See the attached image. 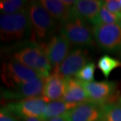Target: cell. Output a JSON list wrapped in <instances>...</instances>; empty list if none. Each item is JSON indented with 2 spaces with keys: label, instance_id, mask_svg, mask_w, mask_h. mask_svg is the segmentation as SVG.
<instances>
[{
  "label": "cell",
  "instance_id": "6da1fadb",
  "mask_svg": "<svg viewBox=\"0 0 121 121\" xmlns=\"http://www.w3.org/2000/svg\"><path fill=\"white\" fill-rule=\"evenodd\" d=\"M32 34L27 9L17 13H1L0 16V36L4 43H12L26 39Z\"/></svg>",
  "mask_w": 121,
  "mask_h": 121
},
{
  "label": "cell",
  "instance_id": "7a4b0ae2",
  "mask_svg": "<svg viewBox=\"0 0 121 121\" xmlns=\"http://www.w3.org/2000/svg\"><path fill=\"white\" fill-rule=\"evenodd\" d=\"M26 9L32 35L35 38L44 40L55 32L57 27L56 21L44 8L40 1H31Z\"/></svg>",
  "mask_w": 121,
  "mask_h": 121
},
{
  "label": "cell",
  "instance_id": "3957f363",
  "mask_svg": "<svg viewBox=\"0 0 121 121\" xmlns=\"http://www.w3.org/2000/svg\"><path fill=\"white\" fill-rule=\"evenodd\" d=\"M60 33L76 47H93L95 40L87 22L82 18L72 15L67 22L62 24Z\"/></svg>",
  "mask_w": 121,
  "mask_h": 121
},
{
  "label": "cell",
  "instance_id": "277c9868",
  "mask_svg": "<svg viewBox=\"0 0 121 121\" xmlns=\"http://www.w3.org/2000/svg\"><path fill=\"white\" fill-rule=\"evenodd\" d=\"M95 43L102 50L114 52L121 49V26L119 23L97 24L91 29Z\"/></svg>",
  "mask_w": 121,
  "mask_h": 121
},
{
  "label": "cell",
  "instance_id": "5b68a950",
  "mask_svg": "<svg viewBox=\"0 0 121 121\" xmlns=\"http://www.w3.org/2000/svg\"><path fill=\"white\" fill-rule=\"evenodd\" d=\"M47 103L40 96L8 104L4 108L22 121L29 118H43Z\"/></svg>",
  "mask_w": 121,
  "mask_h": 121
},
{
  "label": "cell",
  "instance_id": "8992f818",
  "mask_svg": "<svg viewBox=\"0 0 121 121\" xmlns=\"http://www.w3.org/2000/svg\"><path fill=\"white\" fill-rule=\"evenodd\" d=\"M41 78L35 70L16 60H10L4 67L2 79L8 86L13 87Z\"/></svg>",
  "mask_w": 121,
  "mask_h": 121
},
{
  "label": "cell",
  "instance_id": "52a82bcc",
  "mask_svg": "<svg viewBox=\"0 0 121 121\" xmlns=\"http://www.w3.org/2000/svg\"><path fill=\"white\" fill-rule=\"evenodd\" d=\"M46 78H39L12 88L2 90L1 96L7 100H24L42 96Z\"/></svg>",
  "mask_w": 121,
  "mask_h": 121
},
{
  "label": "cell",
  "instance_id": "ba28073f",
  "mask_svg": "<svg viewBox=\"0 0 121 121\" xmlns=\"http://www.w3.org/2000/svg\"><path fill=\"white\" fill-rule=\"evenodd\" d=\"M71 44L63 35L58 34L52 36L47 43L43 45L45 53L54 70L58 69L71 52Z\"/></svg>",
  "mask_w": 121,
  "mask_h": 121
},
{
  "label": "cell",
  "instance_id": "9c48e42d",
  "mask_svg": "<svg viewBox=\"0 0 121 121\" xmlns=\"http://www.w3.org/2000/svg\"><path fill=\"white\" fill-rule=\"evenodd\" d=\"M79 82L86 91L90 101L99 104H106L114 95L117 90V83L114 82H82L79 81Z\"/></svg>",
  "mask_w": 121,
  "mask_h": 121
},
{
  "label": "cell",
  "instance_id": "30bf717a",
  "mask_svg": "<svg viewBox=\"0 0 121 121\" xmlns=\"http://www.w3.org/2000/svg\"><path fill=\"white\" fill-rule=\"evenodd\" d=\"M88 61L89 56L86 51L82 48H75L69 52L55 71L65 79L70 78L78 73Z\"/></svg>",
  "mask_w": 121,
  "mask_h": 121
},
{
  "label": "cell",
  "instance_id": "8fae6325",
  "mask_svg": "<svg viewBox=\"0 0 121 121\" xmlns=\"http://www.w3.org/2000/svg\"><path fill=\"white\" fill-rule=\"evenodd\" d=\"M104 105L87 101L77 105L65 115L68 121H102Z\"/></svg>",
  "mask_w": 121,
  "mask_h": 121
},
{
  "label": "cell",
  "instance_id": "7c38bea8",
  "mask_svg": "<svg viewBox=\"0 0 121 121\" xmlns=\"http://www.w3.org/2000/svg\"><path fill=\"white\" fill-rule=\"evenodd\" d=\"M103 3L104 1L99 0H78L71 8V13L95 25Z\"/></svg>",
  "mask_w": 121,
  "mask_h": 121
},
{
  "label": "cell",
  "instance_id": "4fadbf2b",
  "mask_svg": "<svg viewBox=\"0 0 121 121\" xmlns=\"http://www.w3.org/2000/svg\"><path fill=\"white\" fill-rule=\"evenodd\" d=\"M65 88V78L54 70L53 72L45 79L42 97L47 102L63 99Z\"/></svg>",
  "mask_w": 121,
  "mask_h": 121
},
{
  "label": "cell",
  "instance_id": "5bb4252c",
  "mask_svg": "<svg viewBox=\"0 0 121 121\" xmlns=\"http://www.w3.org/2000/svg\"><path fill=\"white\" fill-rule=\"evenodd\" d=\"M44 52L43 45L35 43H30L15 52L13 59L35 71L39 60Z\"/></svg>",
  "mask_w": 121,
  "mask_h": 121
},
{
  "label": "cell",
  "instance_id": "9a60e30c",
  "mask_svg": "<svg viewBox=\"0 0 121 121\" xmlns=\"http://www.w3.org/2000/svg\"><path fill=\"white\" fill-rule=\"evenodd\" d=\"M63 100L70 104H79L90 101L86 91L75 78L65 79V93Z\"/></svg>",
  "mask_w": 121,
  "mask_h": 121
},
{
  "label": "cell",
  "instance_id": "2e32d148",
  "mask_svg": "<svg viewBox=\"0 0 121 121\" xmlns=\"http://www.w3.org/2000/svg\"><path fill=\"white\" fill-rule=\"evenodd\" d=\"M40 4L44 6L56 22L61 24L67 22L71 17V8L59 0H41Z\"/></svg>",
  "mask_w": 121,
  "mask_h": 121
},
{
  "label": "cell",
  "instance_id": "e0dca14e",
  "mask_svg": "<svg viewBox=\"0 0 121 121\" xmlns=\"http://www.w3.org/2000/svg\"><path fill=\"white\" fill-rule=\"evenodd\" d=\"M77 105L78 104L65 102L63 99L49 102L47 104L45 112L42 119L43 121H47L52 118L65 115Z\"/></svg>",
  "mask_w": 121,
  "mask_h": 121
},
{
  "label": "cell",
  "instance_id": "ac0fdd59",
  "mask_svg": "<svg viewBox=\"0 0 121 121\" xmlns=\"http://www.w3.org/2000/svg\"><path fill=\"white\" fill-rule=\"evenodd\" d=\"M97 66L104 77L108 79L114 69L121 67V61L111 57L108 55H104L99 59Z\"/></svg>",
  "mask_w": 121,
  "mask_h": 121
},
{
  "label": "cell",
  "instance_id": "d6986e66",
  "mask_svg": "<svg viewBox=\"0 0 121 121\" xmlns=\"http://www.w3.org/2000/svg\"><path fill=\"white\" fill-rule=\"evenodd\" d=\"M102 121H121V104L119 103L105 104Z\"/></svg>",
  "mask_w": 121,
  "mask_h": 121
},
{
  "label": "cell",
  "instance_id": "ffe728a7",
  "mask_svg": "<svg viewBox=\"0 0 121 121\" xmlns=\"http://www.w3.org/2000/svg\"><path fill=\"white\" fill-rule=\"evenodd\" d=\"M26 1L22 0H1L0 1V10L2 13L11 14L17 13L24 9Z\"/></svg>",
  "mask_w": 121,
  "mask_h": 121
},
{
  "label": "cell",
  "instance_id": "44dd1931",
  "mask_svg": "<svg viewBox=\"0 0 121 121\" xmlns=\"http://www.w3.org/2000/svg\"><path fill=\"white\" fill-rule=\"evenodd\" d=\"M121 21V16L117 15L115 13H113L108 11L105 7V5H103L102 6V8L100 9L99 13L98 18L97 20V24H117L119 23Z\"/></svg>",
  "mask_w": 121,
  "mask_h": 121
},
{
  "label": "cell",
  "instance_id": "7402d4cb",
  "mask_svg": "<svg viewBox=\"0 0 121 121\" xmlns=\"http://www.w3.org/2000/svg\"><path fill=\"white\" fill-rule=\"evenodd\" d=\"M95 65L94 63H88L75 75V79L82 82H91L94 80Z\"/></svg>",
  "mask_w": 121,
  "mask_h": 121
},
{
  "label": "cell",
  "instance_id": "603a6c76",
  "mask_svg": "<svg viewBox=\"0 0 121 121\" xmlns=\"http://www.w3.org/2000/svg\"><path fill=\"white\" fill-rule=\"evenodd\" d=\"M104 5L110 12L121 16V5L118 0H106L104 1Z\"/></svg>",
  "mask_w": 121,
  "mask_h": 121
},
{
  "label": "cell",
  "instance_id": "cb8c5ba5",
  "mask_svg": "<svg viewBox=\"0 0 121 121\" xmlns=\"http://www.w3.org/2000/svg\"><path fill=\"white\" fill-rule=\"evenodd\" d=\"M0 121H19L17 117L9 112L4 107L1 108L0 111Z\"/></svg>",
  "mask_w": 121,
  "mask_h": 121
},
{
  "label": "cell",
  "instance_id": "d4e9b609",
  "mask_svg": "<svg viewBox=\"0 0 121 121\" xmlns=\"http://www.w3.org/2000/svg\"><path fill=\"white\" fill-rule=\"evenodd\" d=\"M68 121V120H67V118L66 117V115L65 114L63 116L52 118H50V119H48L47 121Z\"/></svg>",
  "mask_w": 121,
  "mask_h": 121
},
{
  "label": "cell",
  "instance_id": "484cf974",
  "mask_svg": "<svg viewBox=\"0 0 121 121\" xmlns=\"http://www.w3.org/2000/svg\"><path fill=\"white\" fill-rule=\"evenodd\" d=\"M63 2V4L66 5L67 6H68L69 8H73V5L75 4V1H73V0H63L62 1Z\"/></svg>",
  "mask_w": 121,
  "mask_h": 121
},
{
  "label": "cell",
  "instance_id": "4316f807",
  "mask_svg": "<svg viewBox=\"0 0 121 121\" xmlns=\"http://www.w3.org/2000/svg\"><path fill=\"white\" fill-rule=\"evenodd\" d=\"M22 121H44L42 118H26L24 119Z\"/></svg>",
  "mask_w": 121,
  "mask_h": 121
},
{
  "label": "cell",
  "instance_id": "83f0119b",
  "mask_svg": "<svg viewBox=\"0 0 121 121\" xmlns=\"http://www.w3.org/2000/svg\"><path fill=\"white\" fill-rule=\"evenodd\" d=\"M118 103L121 104V96L119 98V99H118Z\"/></svg>",
  "mask_w": 121,
  "mask_h": 121
},
{
  "label": "cell",
  "instance_id": "f1b7e54d",
  "mask_svg": "<svg viewBox=\"0 0 121 121\" xmlns=\"http://www.w3.org/2000/svg\"><path fill=\"white\" fill-rule=\"evenodd\" d=\"M119 1H120V4H121V0H120Z\"/></svg>",
  "mask_w": 121,
  "mask_h": 121
},
{
  "label": "cell",
  "instance_id": "f546056e",
  "mask_svg": "<svg viewBox=\"0 0 121 121\" xmlns=\"http://www.w3.org/2000/svg\"><path fill=\"white\" fill-rule=\"evenodd\" d=\"M120 52H121V51H120Z\"/></svg>",
  "mask_w": 121,
  "mask_h": 121
},
{
  "label": "cell",
  "instance_id": "4dcf8cb0",
  "mask_svg": "<svg viewBox=\"0 0 121 121\" xmlns=\"http://www.w3.org/2000/svg\"><path fill=\"white\" fill-rule=\"evenodd\" d=\"M120 24H121V22H120Z\"/></svg>",
  "mask_w": 121,
  "mask_h": 121
}]
</instances>
